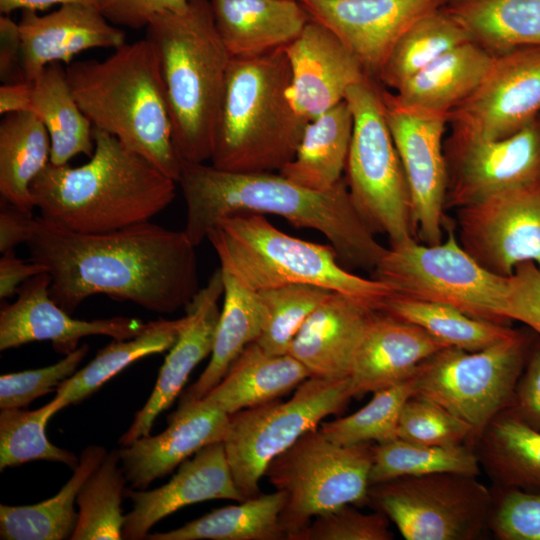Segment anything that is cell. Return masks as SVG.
Returning a JSON list of instances; mask_svg holds the SVG:
<instances>
[{"label":"cell","instance_id":"cell-25","mask_svg":"<svg viewBox=\"0 0 540 540\" xmlns=\"http://www.w3.org/2000/svg\"><path fill=\"white\" fill-rule=\"evenodd\" d=\"M444 347L423 328L375 311L353 359L349 376L353 397L412 378L426 359Z\"/></svg>","mask_w":540,"mask_h":540},{"label":"cell","instance_id":"cell-7","mask_svg":"<svg viewBox=\"0 0 540 540\" xmlns=\"http://www.w3.org/2000/svg\"><path fill=\"white\" fill-rule=\"evenodd\" d=\"M207 239L220 269L257 292L292 284L313 285L351 297L380 311L393 289L345 269L335 249L282 232L265 215L239 213L221 218Z\"/></svg>","mask_w":540,"mask_h":540},{"label":"cell","instance_id":"cell-50","mask_svg":"<svg viewBox=\"0 0 540 540\" xmlns=\"http://www.w3.org/2000/svg\"><path fill=\"white\" fill-rule=\"evenodd\" d=\"M505 316L540 335V269L533 262L520 263L509 277Z\"/></svg>","mask_w":540,"mask_h":540},{"label":"cell","instance_id":"cell-2","mask_svg":"<svg viewBox=\"0 0 540 540\" xmlns=\"http://www.w3.org/2000/svg\"><path fill=\"white\" fill-rule=\"evenodd\" d=\"M177 183L186 204L183 230L196 247L221 218L256 213L319 231L347 267L373 272L387 249L356 210L345 178L328 190L315 191L279 172H230L181 160Z\"/></svg>","mask_w":540,"mask_h":540},{"label":"cell","instance_id":"cell-55","mask_svg":"<svg viewBox=\"0 0 540 540\" xmlns=\"http://www.w3.org/2000/svg\"><path fill=\"white\" fill-rule=\"evenodd\" d=\"M47 272L45 265L33 261L26 262L15 255L14 250L2 254L0 259V298L6 299L17 294L27 280Z\"/></svg>","mask_w":540,"mask_h":540},{"label":"cell","instance_id":"cell-24","mask_svg":"<svg viewBox=\"0 0 540 540\" xmlns=\"http://www.w3.org/2000/svg\"><path fill=\"white\" fill-rule=\"evenodd\" d=\"M18 24L25 81H32L51 63L68 66L85 50L117 49L126 43L122 29L110 23L98 8L84 4H64L43 16L23 10Z\"/></svg>","mask_w":540,"mask_h":540},{"label":"cell","instance_id":"cell-36","mask_svg":"<svg viewBox=\"0 0 540 540\" xmlns=\"http://www.w3.org/2000/svg\"><path fill=\"white\" fill-rule=\"evenodd\" d=\"M50 157V137L37 115L5 114L0 123L1 198L32 213L30 185L50 163Z\"/></svg>","mask_w":540,"mask_h":540},{"label":"cell","instance_id":"cell-4","mask_svg":"<svg viewBox=\"0 0 540 540\" xmlns=\"http://www.w3.org/2000/svg\"><path fill=\"white\" fill-rule=\"evenodd\" d=\"M72 93L93 128L116 137L162 173L178 181L181 159L158 57L146 38L125 43L106 59L66 68Z\"/></svg>","mask_w":540,"mask_h":540},{"label":"cell","instance_id":"cell-33","mask_svg":"<svg viewBox=\"0 0 540 540\" xmlns=\"http://www.w3.org/2000/svg\"><path fill=\"white\" fill-rule=\"evenodd\" d=\"M473 448L496 487L540 491V431L508 409L489 423Z\"/></svg>","mask_w":540,"mask_h":540},{"label":"cell","instance_id":"cell-35","mask_svg":"<svg viewBox=\"0 0 540 540\" xmlns=\"http://www.w3.org/2000/svg\"><path fill=\"white\" fill-rule=\"evenodd\" d=\"M224 284L223 306L216 328L210 361L199 378L183 395L205 397L225 376L243 349L258 338L264 320L257 292L221 270Z\"/></svg>","mask_w":540,"mask_h":540},{"label":"cell","instance_id":"cell-12","mask_svg":"<svg viewBox=\"0 0 540 540\" xmlns=\"http://www.w3.org/2000/svg\"><path fill=\"white\" fill-rule=\"evenodd\" d=\"M530 346L529 337L516 330L479 351L444 347L419 366L414 395L466 422L474 445L489 423L510 407Z\"/></svg>","mask_w":540,"mask_h":540},{"label":"cell","instance_id":"cell-28","mask_svg":"<svg viewBox=\"0 0 540 540\" xmlns=\"http://www.w3.org/2000/svg\"><path fill=\"white\" fill-rule=\"evenodd\" d=\"M494 59L478 44L463 43L435 59L393 94L404 106L448 115L479 87Z\"/></svg>","mask_w":540,"mask_h":540},{"label":"cell","instance_id":"cell-8","mask_svg":"<svg viewBox=\"0 0 540 540\" xmlns=\"http://www.w3.org/2000/svg\"><path fill=\"white\" fill-rule=\"evenodd\" d=\"M381 85L373 78L345 95L353 132L345 181L351 200L368 227L390 246L417 238L407 178L387 124Z\"/></svg>","mask_w":540,"mask_h":540},{"label":"cell","instance_id":"cell-14","mask_svg":"<svg viewBox=\"0 0 540 540\" xmlns=\"http://www.w3.org/2000/svg\"><path fill=\"white\" fill-rule=\"evenodd\" d=\"M380 91L407 178L417 238L427 245L438 244L446 222L448 174L443 137L448 115L404 106L393 93L382 87Z\"/></svg>","mask_w":540,"mask_h":540},{"label":"cell","instance_id":"cell-16","mask_svg":"<svg viewBox=\"0 0 540 540\" xmlns=\"http://www.w3.org/2000/svg\"><path fill=\"white\" fill-rule=\"evenodd\" d=\"M457 238L486 270L510 277L516 266L540 269V181L457 209Z\"/></svg>","mask_w":540,"mask_h":540},{"label":"cell","instance_id":"cell-19","mask_svg":"<svg viewBox=\"0 0 540 540\" xmlns=\"http://www.w3.org/2000/svg\"><path fill=\"white\" fill-rule=\"evenodd\" d=\"M299 1L310 18L334 32L377 81L402 34L444 0Z\"/></svg>","mask_w":540,"mask_h":540},{"label":"cell","instance_id":"cell-23","mask_svg":"<svg viewBox=\"0 0 540 540\" xmlns=\"http://www.w3.org/2000/svg\"><path fill=\"white\" fill-rule=\"evenodd\" d=\"M223 292L218 268L185 307L188 320L165 358L150 397L120 437L121 446L150 434L154 421L177 398L193 369L211 354L221 312L218 301Z\"/></svg>","mask_w":540,"mask_h":540},{"label":"cell","instance_id":"cell-44","mask_svg":"<svg viewBox=\"0 0 540 540\" xmlns=\"http://www.w3.org/2000/svg\"><path fill=\"white\" fill-rule=\"evenodd\" d=\"M373 394L372 399L358 411L322 422L319 426L321 432L341 445L380 443L396 438L402 407L415 394L414 376Z\"/></svg>","mask_w":540,"mask_h":540},{"label":"cell","instance_id":"cell-17","mask_svg":"<svg viewBox=\"0 0 540 540\" xmlns=\"http://www.w3.org/2000/svg\"><path fill=\"white\" fill-rule=\"evenodd\" d=\"M540 115V46L496 56L479 87L448 114L452 133L501 139Z\"/></svg>","mask_w":540,"mask_h":540},{"label":"cell","instance_id":"cell-32","mask_svg":"<svg viewBox=\"0 0 540 540\" xmlns=\"http://www.w3.org/2000/svg\"><path fill=\"white\" fill-rule=\"evenodd\" d=\"M31 109L44 124L51 142L50 163L65 165L76 155L91 157L93 125L79 107L60 62L47 65L32 81Z\"/></svg>","mask_w":540,"mask_h":540},{"label":"cell","instance_id":"cell-39","mask_svg":"<svg viewBox=\"0 0 540 540\" xmlns=\"http://www.w3.org/2000/svg\"><path fill=\"white\" fill-rule=\"evenodd\" d=\"M470 41L466 30L440 6L420 17L402 34L377 81L395 91L435 59Z\"/></svg>","mask_w":540,"mask_h":540},{"label":"cell","instance_id":"cell-37","mask_svg":"<svg viewBox=\"0 0 540 540\" xmlns=\"http://www.w3.org/2000/svg\"><path fill=\"white\" fill-rule=\"evenodd\" d=\"M187 320L185 315L175 320L151 321L142 333L132 338L114 339L86 366L57 386L54 399L59 410L89 397L133 362L170 350Z\"/></svg>","mask_w":540,"mask_h":540},{"label":"cell","instance_id":"cell-26","mask_svg":"<svg viewBox=\"0 0 540 540\" xmlns=\"http://www.w3.org/2000/svg\"><path fill=\"white\" fill-rule=\"evenodd\" d=\"M376 310L337 292H330L303 323L288 354L311 377L348 378L371 315Z\"/></svg>","mask_w":540,"mask_h":540},{"label":"cell","instance_id":"cell-46","mask_svg":"<svg viewBox=\"0 0 540 540\" xmlns=\"http://www.w3.org/2000/svg\"><path fill=\"white\" fill-rule=\"evenodd\" d=\"M397 437L435 446L468 444L473 447L474 433L463 420L439 404L413 395L402 407Z\"/></svg>","mask_w":540,"mask_h":540},{"label":"cell","instance_id":"cell-10","mask_svg":"<svg viewBox=\"0 0 540 540\" xmlns=\"http://www.w3.org/2000/svg\"><path fill=\"white\" fill-rule=\"evenodd\" d=\"M373 443L341 445L318 428L275 457L264 476L284 493L280 522L286 540L314 517L343 505H368Z\"/></svg>","mask_w":540,"mask_h":540},{"label":"cell","instance_id":"cell-1","mask_svg":"<svg viewBox=\"0 0 540 540\" xmlns=\"http://www.w3.org/2000/svg\"><path fill=\"white\" fill-rule=\"evenodd\" d=\"M26 245L51 276V298L70 314L97 294L171 314L200 289L196 246L184 230L150 221L87 234L39 215Z\"/></svg>","mask_w":540,"mask_h":540},{"label":"cell","instance_id":"cell-45","mask_svg":"<svg viewBox=\"0 0 540 540\" xmlns=\"http://www.w3.org/2000/svg\"><path fill=\"white\" fill-rule=\"evenodd\" d=\"M330 292L322 287L305 284L257 291L263 306L264 320L255 343L268 354H287L303 323Z\"/></svg>","mask_w":540,"mask_h":540},{"label":"cell","instance_id":"cell-47","mask_svg":"<svg viewBox=\"0 0 540 540\" xmlns=\"http://www.w3.org/2000/svg\"><path fill=\"white\" fill-rule=\"evenodd\" d=\"M488 529L500 540H540V491L496 487Z\"/></svg>","mask_w":540,"mask_h":540},{"label":"cell","instance_id":"cell-27","mask_svg":"<svg viewBox=\"0 0 540 540\" xmlns=\"http://www.w3.org/2000/svg\"><path fill=\"white\" fill-rule=\"evenodd\" d=\"M214 22L232 58L283 48L310 16L299 0H210Z\"/></svg>","mask_w":540,"mask_h":540},{"label":"cell","instance_id":"cell-49","mask_svg":"<svg viewBox=\"0 0 540 540\" xmlns=\"http://www.w3.org/2000/svg\"><path fill=\"white\" fill-rule=\"evenodd\" d=\"M389 522L378 510L363 513L347 504L317 515L292 540H391Z\"/></svg>","mask_w":540,"mask_h":540},{"label":"cell","instance_id":"cell-13","mask_svg":"<svg viewBox=\"0 0 540 540\" xmlns=\"http://www.w3.org/2000/svg\"><path fill=\"white\" fill-rule=\"evenodd\" d=\"M457 473L405 476L372 484L368 504L406 540H475L488 529L492 491Z\"/></svg>","mask_w":540,"mask_h":540},{"label":"cell","instance_id":"cell-34","mask_svg":"<svg viewBox=\"0 0 540 540\" xmlns=\"http://www.w3.org/2000/svg\"><path fill=\"white\" fill-rule=\"evenodd\" d=\"M106 450L91 445L83 449L73 475L53 497L25 506L0 505L2 540L71 539L78 522L74 505L86 479L103 461Z\"/></svg>","mask_w":540,"mask_h":540},{"label":"cell","instance_id":"cell-29","mask_svg":"<svg viewBox=\"0 0 540 540\" xmlns=\"http://www.w3.org/2000/svg\"><path fill=\"white\" fill-rule=\"evenodd\" d=\"M309 377V371L290 354H268L252 342L205 398L231 415L279 399Z\"/></svg>","mask_w":540,"mask_h":540},{"label":"cell","instance_id":"cell-53","mask_svg":"<svg viewBox=\"0 0 540 540\" xmlns=\"http://www.w3.org/2000/svg\"><path fill=\"white\" fill-rule=\"evenodd\" d=\"M0 79L2 84L25 82L19 24L3 14L0 17Z\"/></svg>","mask_w":540,"mask_h":540},{"label":"cell","instance_id":"cell-38","mask_svg":"<svg viewBox=\"0 0 540 540\" xmlns=\"http://www.w3.org/2000/svg\"><path fill=\"white\" fill-rule=\"evenodd\" d=\"M285 503L276 490L212 510L167 532L148 534L150 540H286L280 522Z\"/></svg>","mask_w":540,"mask_h":540},{"label":"cell","instance_id":"cell-52","mask_svg":"<svg viewBox=\"0 0 540 540\" xmlns=\"http://www.w3.org/2000/svg\"><path fill=\"white\" fill-rule=\"evenodd\" d=\"M508 410L531 428L540 431V340L531 343Z\"/></svg>","mask_w":540,"mask_h":540},{"label":"cell","instance_id":"cell-9","mask_svg":"<svg viewBox=\"0 0 540 540\" xmlns=\"http://www.w3.org/2000/svg\"><path fill=\"white\" fill-rule=\"evenodd\" d=\"M438 244L416 239L393 245L373 270V278L387 284L394 296L441 303L472 317L507 324L509 277L482 267L461 246L453 226Z\"/></svg>","mask_w":540,"mask_h":540},{"label":"cell","instance_id":"cell-41","mask_svg":"<svg viewBox=\"0 0 540 540\" xmlns=\"http://www.w3.org/2000/svg\"><path fill=\"white\" fill-rule=\"evenodd\" d=\"M480 467L474 448L468 444L435 446L396 437L373 444L369 483L434 473L478 476Z\"/></svg>","mask_w":540,"mask_h":540},{"label":"cell","instance_id":"cell-48","mask_svg":"<svg viewBox=\"0 0 540 540\" xmlns=\"http://www.w3.org/2000/svg\"><path fill=\"white\" fill-rule=\"evenodd\" d=\"M89 346L84 344L55 364L3 374L0 377V408H25L71 377L85 358Z\"/></svg>","mask_w":540,"mask_h":540},{"label":"cell","instance_id":"cell-56","mask_svg":"<svg viewBox=\"0 0 540 540\" xmlns=\"http://www.w3.org/2000/svg\"><path fill=\"white\" fill-rule=\"evenodd\" d=\"M30 82L2 84L0 87V113L5 115L15 112H30Z\"/></svg>","mask_w":540,"mask_h":540},{"label":"cell","instance_id":"cell-11","mask_svg":"<svg viewBox=\"0 0 540 540\" xmlns=\"http://www.w3.org/2000/svg\"><path fill=\"white\" fill-rule=\"evenodd\" d=\"M353 398L350 379L309 377L285 401L278 399L229 415L224 446L244 500L260 494L269 463Z\"/></svg>","mask_w":540,"mask_h":540},{"label":"cell","instance_id":"cell-20","mask_svg":"<svg viewBox=\"0 0 540 540\" xmlns=\"http://www.w3.org/2000/svg\"><path fill=\"white\" fill-rule=\"evenodd\" d=\"M284 50L291 70L288 98L308 121L345 100L350 87L371 78L339 37L311 18Z\"/></svg>","mask_w":540,"mask_h":540},{"label":"cell","instance_id":"cell-54","mask_svg":"<svg viewBox=\"0 0 540 540\" xmlns=\"http://www.w3.org/2000/svg\"><path fill=\"white\" fill-rule=\"evenodd\" d=\"M34 218L5 199L0 202V252L13 251L21 244L27 243L32 234Z\"/></svg>","mask_w":540,"mask_h":540},{"label":"cell","instance_id":"cell-30","mask_svg":"<svg viewBox=\"0 0 540 540\" xmlns=\"http://www.w3.org/2000/svg\"><path fill=\"white\" fill-rule=\"evenodd\" d=\"M442 7L494 57L540 46V0H444Z\"/></svg>","mask_w":540,"mask_h":540},{"label":"cell","instance_id":"cell-31","mask_svg":"<svg viewBox=\"0 0 540 540\" xmlns=\"http://www.w3.org/2000/svg\"><path fill=\"white\" fill-rule=\"evenodd\" d=\"M353 132V115L343 100L309 121L293 159L279 173L315 191L332 188L343 177Z\"/></svg>","mask_w":540,"mask_h":540},{"label":"cell","instance_id":"cell-15","mask_svg":"<svg viewBox=\"0 0 540 540\" xmlns=\"http://www.w3.org/2000/svg\"><path fill=\"white\" fill-rule=\"evenodd\" d=\"M445 208L459 209L540 181V115L516 133L482 139L451 133Z\"/></svg>","mask_w":540,"mask_h":540},{"label":"cell","instance_id":"cell-40","mask_svg":"<svg viewBox=\"0 0 540 540\" xmlns=\"http://www.w3.org/2000/svg\"><path fill=\"white\" fill-rule=\"evenodd\" d=\"M381 312L413 323L447 347L479 351L511 336L507 324L472 317L452 306L392 295Z\"/></svg>","mask_w":540,"mask_h":540},{"label":"cell","instance_id":"cell-6","mask_svg":"<svg viewBox=\"0 0 540 540\" xmlns=\"http://www.w3.org/2000/svg\"><path fill=\"white\" fill-rule=\"evenodd\" d=\"M290 83L284 47L231 59L211 165L230 172H279L293 159L309 121L293 108Z\"/></svg>","mask_w":540,"mask_h":540},{"label":"cell","instance_id":"cell-18","mask_svg":"<svg viewBox=\"0 0 540 540\" xmlns=\"http://www.w3.org/2000/svg\"><path fill=\"white\" fill-rule=\"evenodd\" d=\"M51 276L44 272L27 280L17 299L0 311V350L17 348L34 341H50L61 354L76 350L81 338L93 335L128 339L142 333L148 323L137 318L112 317L82 320L72 318L50 296Z\"/></svg>","mask_w":540,"mask_h":540},{"label":"cell","instance_id":"cell-21","mask_svg":"<svg viewBox=\"0 0 540 540\" xmlns=\"http://www.w3.org/2000/svg\"><path fill=\"white\" fill-rule=\"evenodd\" d=\"M229 415L207 398L182 397L161 433L143 436L119 449L120 462L132 488L145 490L174 471L203 447L223 442Z\"/></svg>","mask_w":540,"mask_h":540},{"label":"cell","instance_id":"cell-3","mask_svg":"<svg viewBox=\"0 0 540 540\" xmlns=\"http://www.w3.org/2000/svg\"><path fill=\"white\" fill-rule=\"evenodd\" d=\"M89 161L46 168L30 192L40 216L78 233H106L150 221L176 196V181L113 135L93 128Z\"/></svg>","mask_w":540,"mask_h":540},{"label":"cell","instance_id":"cell-42","mask_svg":"<svg viewBox=\"0 0 540 540\" xmlns=\"http://www.w3.org/2000/svg\"><path fill=\"white\" fill-rule=\"evenodd\" d=\"M126 482L119 449L112 450L78 492V522L70 540L123 539L121 503Z\"/></svg>","mask_w":540,"mask_h":540},{"label":"cell","instance_id":"cell-5","mask_svg":"<svg viewBox=\"0 0 540 540\" xmlns=\"http://www.w3.org/2000/svg\"><path fill=\"white\" fill-rule=\"evenodd\" d=\"M158 57L181 160L210 161L232 56L216 28L210 0H190L182 13H164L146 27Z\"/></svg>","mask_w":540,"mask_h":540},{"label":"cell","instance_id":"cell-51","mask_svg":"<svg viewBox=\"0 0 540 540\" xmlns=\"http://www.w3.org/2000/svg\"><path fill=\"white\" fill-rule=\"evenodd\" d=\"M190 0H101L103 16L113 25L131 29L145 28L164 13H182Z\"/></svg>","mask_w":540,"mask_h":540},{"label":"cell","instance_id":"cell-22","mask_svg":"<svg viewBox=\"0 0 540 540\" xmlns=\"http://www.w3.org/2000/svg\"><path fill=\"white\" fill-rule=\"evenodd\" d=\"M132 502L125 514L122 538L146 539L151 527L192 504L213 499L243 501L225 451L224 442L209 444L178 466L169 482L153 490L126 488Z\"/></svg>","mask_w":540,"mask_h":540},{"label":"cell","instance_id":"cell-57","mask_svg":"<svg viewBox=\"0 0 540 540\" xmlns=\"http://www.w3.org/2000/svg\"><path fill=\"white\" fill-rule=\"evenodd\" d=\"M84 4L94 6L99 9L101 0H0V11L3 15L17 10H45L53 5L59 4Z\"/></svg>","mask_w":540,"mask_h":540},{"label":"cell","instance_id":"cell-43","mask_svg":"<svg viewBox=\"0 0 540 540\" xmlns=\"http://www.w3.org/2000/svg\"><path fill=\"white\" fill-rule=\"evenodd\" d=\"M55 399L36 410L5 408L0 412V470L35 460L58 462L73 470L79 458L52 444L46 436L49 419L59 412Z\"/></svg>","mask_w":540,"mask_h":540}]
</instances>
